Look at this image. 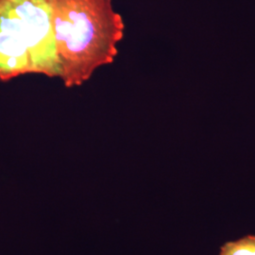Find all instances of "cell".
Segmentation results:
<instances>
[{"instance_id": "cell-1", "label": "cell", "mask_w": 255, "mask_h": 255, "mask_svg": "<svg viewBox=\"0 0 255 255\" xmlns=\"http://www.w3.org/2000/svg\"><path fill=\"white\" fill-rule=\"evenodd\" d=\"M51 17L65 87L81 86L115 62L125 24L112 0H51Z\"/></svg>"}, {"instance_id": "cell-2", "label": "cell", "mask_w": 255, "mask_h": 255, "mask_svg": "<svg viewBox=\"0 0 255 255\" xmlns=\"http://www.w3.org/2000/svg\"><path fill=\"white\" fill-rule=\"evenodd\" d=\"M61 75L51 0H0V81Z\"/></svg>"}, {"instance_id": "cell-3", "label": "cell", "mask_w": 255, "mask_h": 255, "mask_svg": "<svg viewBox=\"0 0 255 255\" xmlns=\"http://www.w3.org/2000/svg\"><path fill=\"white\" fill-rule=\"evenodd\" d=\"M219 255H255V236H248L225 243Z\"/></svg>"}]
</instances>
